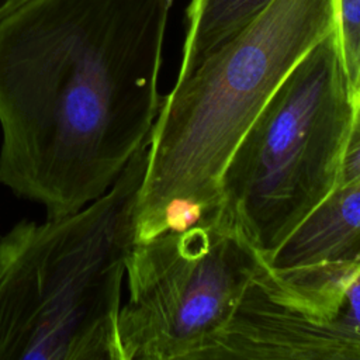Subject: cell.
<instances>
[{"instance_id": "6da1fadb", "label": "cell", "mask_w": 360, "mask_h": 360, "mask_svg": "<svg viewBox=\"0 0 360 360\" xmlns=\"http://www.w3.org/2000/svg\"><path fill=\"white\" fill-rule=\"evenodd\" d=\"M173 0H31L0 21V184L46 218L101 197L145 143Z\"/></svg>"}, {"instance_id": "7a4b0ae2", "label": "cell", "mask_w": 360, "mask_h": 360, "mask_svg": "<svg viewBox=\"0 0 360 360\" xmlns=\"http://www.w3.org/2000/svg\"><path fill=\"white\" fill-rule=\"evenodd\" d=\"M335 0H271L177 79L149 138L136 242L217 212L222 172L288 72L335 30Z\"/></svg>"}, {"instance_id": "3957f363", "label": "cell", "mask_w": 360, "mask_h": 360, "mask_svg": "<svg viewBox=\"0 0 360 360\" xmlns=\"http://www.w3.org/2000/svg\"><path fill=\"white\" fill-rule=\"evenodd\" d=\"M148 155L149 139L97 200L0 238V360H121V285Z\"/></svg>"}, {"instance_id": "277c9868", "label": "cell", "mask_w": 360, "mask_h": 360, "mask_svg": "<svg viewBox=\"0 0 360 360\" xmlns=\"http://www.w3.org/2000/svg\"><path fill=\"white\" fill-rule=\"evenodd\" d=\"M353 107L335 28L283 79L221 176L218 214L260 259L333 191Z\"/></svg>"}, {"instance_id": "5b68a950", "label": "cell", "mask_w": 360, "mask_h": 360, "mask_svg": "<svg viewBox=\"0 0 360 360\" xmlns=\"http://www.w3.org/2000/svg\"><path fill=\"white\" fill-rule=\"evenodd\" d=\"M262 264L218 210L136 242L117 321L121 360H204Z\"/></svg>"}, {"instance_id": "8992f818", "label": "cell", "mask_w": 360, "mask_h": 360, "mask_svg": "<svg viewBox=\"0 0 360 360\" xmlns=\"http://www.w3.org/2000/svg\"><path fill=\"white\" fill-rule=\"evenodd\" d=\"M360 360V259L262 264L204 360Z\"/></svg>"}, {"instance_id": "52a82bcc", "label": "cell", "mask_w": 360, "mask_h": 360, "mask_svg": "<svg viewBox=\"0 0 360 360\" xmlns=\"http://www.w3.org/2000/svg\"><path fill=\"white\" fill-rule=\"evenodd\" d=\"M360 259V180L333 191L262 259L273 270H287Z\"/></svg>"}, {"instance_id": "ba28073f", "label": "cell", "mask_w": 360, "mask_h": 360, "mask_svg": "<svg viewBox=\"0 0 360 360\" xmlns=\"http://www.w3.org/2000/svg\"><path fill=\"white\" fill-rule=\"evenodd\" d=\"M271 0H190L177 79L245 28Z\"/></svg>"}, {"instance_id": "9c48e42d", "label": "cell", "mask_w": 360, "mask_h": 360, "mask_svg": "<svg viewBox=\"0 0 360 360\" xmlns=\"http://www.w3.org/2000/svg\"><path fill=\"white\" fill-rule=\"evenodd\" d=\"M336 35L353 97L360 94V0H335Z\"/></svg>"}, {"instance_id": "30bf717a", "label": "cell", "mask_w": 360, "mask_h": 360, "mask_svg": "<svg viewBox=\"0 0 360 360\" xmlns=\"http://www.w3.org/2000/svg\"><path fill=\"white\" fill-rule=\"evenodd\" d=\"M360 180V94L354 97L353 117L345 141L336 187Z\"/></svg>"}, {"instance_id": "8fae6325", "label": "cell", "mask_w": 360, "mask_h": 360, "mask_svg": "<svg viewBox=\"0 0 360 360\" xmlns=\"http://www.w3.org/2000/svg\"><path fill=\"white\" fill-rule=\"evenodd\" d=\"M31 0H0V21Z\"/></svg>"}]
</instances>
